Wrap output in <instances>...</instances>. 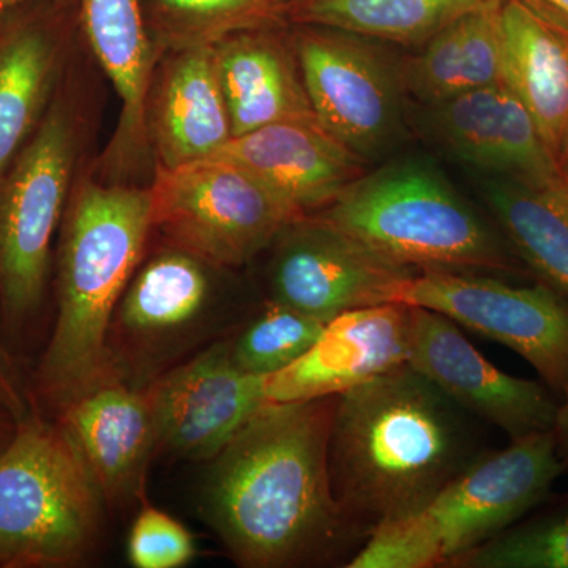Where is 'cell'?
<instances>
[{
    "label": "cell",
    "mask_w": 568,
    "mask_h": 568,
    "mask_svg": "<svg viewBox=\"0 0 568 568\" xmlns=\"http://www.w3.org/2000/svg\"><path fill=\"white\" fill-rule=\"evenodd\" d=\"M552 432L487 450L413 517L376 529L347 568L450 567L528 517L564 473Z\"/></svg>",
    "instance_id": "5b68a950"
},
{
    "label": "cell",
    "mask_w": 568,
    "mask_h": 568,
    "mask_svg": "<svg viewBox=\"0 0 568 568\" xmlns=\"http://www.w3.org/2000/svg\"><path fill=\"white\" fill-rule=\"evenodd\" d=\"M272 2L276 3V6H278L280 9H284V7H286L287 3L293 2V0H272Z\"/></svg>",
    "instance_id": "d590c367"
},
{
    "label": "cell",
    "mask_w": 568,
    "mask_h": 568,
    "mask_svg": "<svg viewBox=\"0 0 568 568\" xmlns=\"http://www.w3.org/2000/svg\"><path fill=\"white\" fill-rule=\"evenodd\" d=\"M500 9L467 14L420 44L398 65L405 93L435 104L503 82Z\"/></svg>",
    "instance_id": "cb8c5ba5"
},
{
    "label": "cell",
    "mask_w": 568,
    "mask_h": 568,
    "mask_svg": "<svg viewBox=\"0 0 568 568\" xmlns=\"http://www.w3.org/2000/svg\"><path fill=\"white\" fill-rule=\"evenodd\" d=\"M264 381L234 364L227 339L156 376L145 386L156 446L209 462L267 405Z\"/></svg>",
    "instance_id": "4fadbf2b"
},
{
    "label": "cell",
    "mask_w": 568,
    "mask_h": 568,
    "mask_svg": "<svg viewBox=\"0 0 568 568\" xmlns=\"http://www.w3.org/2000/svg\"><path fill=\"white\" fill-rule=\"evenodd\" d=\"M504 0H293L291 20L369 40L424 44L437 32Z\"/></svg>",
    "instance_id": "484cf974"
},
{
    "label": "cell",
    "mask_w": 568,
    "mask_h": 568,
    "mask_svg": "<svg viewBox=\"0 0 568 568\" xmlns=\"http://www.w3.org/2000/svg\"><path fill=\"white\" fill-rule=\"evenodd\" d=\"M530 6L568 24V0H528Z\"/></svg>",
    "instance_id": "d6a6232c"
},
{
    "label": "cell",
    "mask_w": 568,
    "mask_h": 568,
    "mask_svg": "<svg viewBox=\"0 0 568 568\" xmlns=\"http://www.w3.org/2000/svg\"><path fill=\"white\" fill-rule=\"evenodd\" d=\"M407 365L470 416L497 426L510 439L555 426L559 398L547 384L497 368L457 323L433 310L413 306Z\"/></svg>",
    "instance_id": "7c38bea8"
},
{
    "label": "cell",
    "mask_w": 568,
    "mask_h": 568,
    "mask_svg": "<svg viewBox=\"0 0 568 568\" xmlns=\"http://www.w3.org/2000/svg\"><path fill=\"white\" fill-rule=\"evenodd\" d=\"M558 162L560 171H562V174L568 179V134L566 142H564L562 149H560Z\"/></svg>",
    "instance_id": "836d02e7"
},
{
    "label": "cell",
    "mask_w": 568,
    "mask_h": 568,
    "mask_svg": "<svg viewBox=\"0 0 568 568\" xmlns=\"http://www.w3.org/2000/svg\"><path fill=\"white\" fill-rule=\"evenodd\" d=\"M274 245L268 301L324 323L353 310L402 302L417 274L315 215L287 224Z\"/></svg>",
    "instance_id": "30bf717a"
},
{
    "label": "cell",
    "mask_w": 568,
    "mask_h": 568,
    "mask_svg": "<svg viewBox=\"0 0 568 568\" xmlns=\"http://www.w3.org/2000/svg\"><path fill=\"white\" fill-rule=\"evenodd\" d=\"M59 59L58 40L37 22L0 32V179L43 119Z\"/></svg>",
    "instance_id": "d4e9b609"
},
{
    "label": "cell",
    "mask_w": 568,
    "mask_h": 568,
    "mask_svg": "<svg viewBox=\"0 0 568 568\" xmlns=\"http://www.w3.org/2000/svg\"><path fill=\"white\" fill-rule=\"evenodd\" d=\"M0 443H2V426H0ZM2 450V448H0Z\"/></svg>",
    "instance_id": "8d00e7d4"
},
{
    "label": "cell",
    "mask_w": 568,
    "mask_h": 568,
    "mask_svg": "<svg viewBox=\"0 0 568 568\" xmlns=\"http://www.w3.org/2000/svg\"><path fill=\"white\" fill-rule=\"evenodd\" d=\"M21 2H26V0H0V11L10 9V7L18 6Z\"/></svg>",
    "instance_id": "e575fe53"
},
{
    "label": "cell",
    "mask_w": 568,
    "mask_h": 568,
    "mask_svg": "<svg viewBox=\"0 0 568 568\" xmlns=\"http://www.w3.org/2000/svg\"><path fill=\"white\" fill-rule=\"evenodd\" d=\"M151 230L149 190L84 182L70 201L58 317L39 369L40 390L58 409L115 372L112 320Z\"/></svg>",
    "instance_id": "3957f363"
},
{
    "label": "cell",
    "mask_w": 568,
    "mask_h": 568,
    "mask_svg": "<svg viewBox=\"0 0 568 568\" xmlns=\"http://www.w3.org/2000/svg\"><path fill=\"white\" fill-rule=\"evenodd\" d=\"M313 215L417 272L530 275L499 227L481 219L439 170L422 160L365 171Z\"/></svg>",
    "instance_id": "277c9868"
},
{
    "label": "cell",
    "mask_w": 568,
    "mask_h": 568,
    "mask_svg": "<svg viewBox=\"0 0 568 568\" xmlns=\"http://www.w3.org/2000/svg\"><path fill=\"white\" fill-rule=\"evenodd\" d=\"M196 556L194 537L181 521L142 500L129 537V560L136 568H181Z\"/></svg>",
    "instance_id": "f546056e"
},
{
    "label": "cell",
    "mask_w": 568,
    "mask_h": 568,
    "mask_svg": "<svg viewBox=\"0 0 568 568\" xmlns=\"http://www.w3.org/2000/svg\"><path fill=\"white\" fill-rule=\"evenodd\" d=\"M207 267L212 265L173 246L132 276L111 325L112 366L119 375L133 383L141 369L138 384L148 383L145 372L201 327L212 301Z\"/></svg>",
    "instance_id": "5bb4252c"
},
{
    "label": "cell",
    "mask_w": 568,
    "mask_h": 568,
    "mask_svg": "<svg viewBox=\"0 0 568 568\" xmlns=\"http://www.w3.org/2000/svg\"><path fill=\"white\" fill-rule=\"evenodd\" d=\"M149 194L152 230L215 268L248 263L302 219L260 179L220 159L159 166Z\"/></svg>",
    "instance_id": "52a82bcc"
},
{
    "label": "cell",
    "mask_w": 568,
    "mask_h": 568,
    "mask_svg": "<svg viewBox=\"0 0 568 568\" xmlns=\"http://www.w3.org/2000/svg\"><path fill=\"white\" fill-rule=\"evenodd\" d=\"M212 159L244 168L301 216L334 203L365 173V160L320 122L286 121L231 138Z\"/></svg>",
    "instance_id": "e0dca14e"
},
{
    "label": "cell",
    "mask_w": 568,
    "mask_h": 568,
    "mask_svg": "<svg viewBox=\"0 0 568 568\" xmlns=\"http://www.w3.org/2000/svg\"><path fill=\"white\" fill-rule=\"evenodd\" d=\"M58 425L84 459L104 503L144 499L145 470L159 448L145 386L112 372L61 407Z\"/></svg>",
    "instance_id": "2e32d148"
},
{
    "label": "cell",
    "mask_w": 568,
    "mask_h": 568,
    "mask_svg": "<svg viewBox=\"0 0 568 568\" xmlns=\"http://www.w3.org/2000/svg\"><path fill=\"white\" fill-rule=\"evenodd\" d=\"M500 28L504 82L558 159L568 134V24L528 0H504Z\"/></svg>",
    "instance_id": "44dd1931"
},
{
    "label": "cell",
    "mask_w": 568,
    "mask_h": 568,
    "mask_svg": "<svg viewBox=\"0 0 568 568\" xmlns=\"http://www.w3.org/2000/svg\"><path fill=\"white\" fill-rule=\"evenodd\" d=\"M104 499L61 426L24 417L0 450V567H71L88 558Z\"/></svg>",
    "instance_id": "8992f818"
},
{
    "label": "cell",
    "mask_w": 568,
    "mask_h": 568,
    "mask_svg": "<svg viewBox=\"0 0 568 568\" xmlns=\"http://www.w3.org/2000/svg\"><path fill=\"white\" fill-rule=\"evenodd\" d=\"M325 324L290 306L267 301L237 335L227 339L231 357L248 375H274L315 345Z\"/></svg>",
    "instance_id": "f1b7e54d"
},
{
    "label": "cell",
    "mask_w": 568,
    "mask_h": 568,
    "mask_svg": "<svg viewBox=\"0 0 568 568\" xmlns=\"http://www.w3.org/2000/svg\"><path fill=\"white\" fill-rule=\"evenodd\" d=\"M551 432L555 435L560 457L568 463V387L559 398L558 414H556Z\"/></svg>",
    "instance_id": "1f68e13d"
},
{
    "label": "cell",
    "mask_w": 568,
    "mask_h": 568,
    "mask_svg": "<svg viewBox=\"0 0 568 568\" xmlns=\"http://www.w3.org/2000/svg\"><path fill=\"white\" fill-rule=\"evenodd\" d=\"M402 304L433 310L517 353L560 398L568 387V298L548 284H510L480 272L420 271Z\"/></svg>",
    "instance_id": "9c48e42d"
},
{
    "label": "cell",
    "mask_w": 568,
    "mask_h": 568,
    "mask_svg": "<svg viewBox=\"0 0 568 568\" xmlns=\"http://www.w3.org/2000/svg\"><path fill=\"white\" fill-rule=\"evenodd\" d=\"M549 499V497H548ZM459 556L455 568H568V493Z\"/></svg>",
    "instance_id": "83f0119b"
},
{
    "label": "cell",
    "mask_w": 568,
    "mask_h": 568,
    "mask_svg": "<svg viewBox=\"0 0 568 568\" xmlns=\"http://www.w3.org/2000/svg\"><path fill=\"white\" fill-rule=\"evenodd\" d=\"M148 99V136L160 168L212 159L233 138L215 47L173 51Z\"/></svg>",
    "instance_id": "d6986e66"
},
{
    "label": "cell",
    "mask_w": 568,
    "mask_h": 568,
    "mask_svg": "<svg viewBox=\"0 0 568 568\" xmlns=\"http://www.w3.org/2000/svg\"><path fill=\"white\" fill-rule=\"evenodd\" d=\"M410 315L413 306L395 302L335 316L301 358L265 376L268 403L336 396L406 365Z\"/></svg>",
    "instance_id": "9a60e30c"
},
{
    "label": "cell",
    "mask_w": 568,
    "mask_h": 568,
    "mask_svg": "<svg viewBox=\"0 0 568 568\" xmlns=\"http://www.w3.org/2000/svg\"><path fill=\"white\" fill-rule=\"evenodd\" d=\"M213 47L233 136L276 122H320L294 48L271 28L233 33Z\"/></svg>",
    "instance_id": "ffe728a7"
},
{
    "label": "cell",
    "mask_w": 568,
    "mask_h": 568,
    "mask_svg": "<svg viewBox=\"0 0 568 568\" xmlns=\"http://www.w3.org/2000/svg\"><path fill=\"white\" fill-rule=\"evenodd\" d=\"M484 196L496 226L537 282L568 298V179L519 181L495 175Z\"/></svg>",
    "instance_id": "603a6c76"
},
{
    "label": "cell",
    "mask_w": 568,
    "mask_h": 568,
    "mask_svg": "<svg viewBox=\"0 0 568 568\" xmlns=\"http://www.w3.org/2000/svg\"><path fill=\"white\" fill-rule=\"evenodd\" d=\"M474 418L407 364L336 395L332 489L358 538L416 515L487 452Z\"/></svg>",
    "instance_id": "7a4b0ae2"
},
{
    "label": "cell",
    "mask_w": 568,
    "mask_h": 568,
    "mask_svg": "<svg viewBox=\"0 0 568 568\" xmlns=\"http://www.w3.org/2000/svg\"><path fill=\"white\" fill-rule=\"evenodd\" d=\"M335 399L267 403L211 459L203 511L242 567L320 562L361 540L332 489Z\"/></svg>",
    "instance_id": "6da1fadb"
},
{
    "label": "cell",
    "mask_w": 568,
    "mask_h": 568,
    "mask_svg": "<svg viewBox=\"0 0 568 568\" xmlns=\"http://www.w3.org/2000/svg\"><path fill=\"white\" fill-rule=\"evenodd\" d=\"M293 48L317 121L357 153L372 159L390 144L405 93L392 67L364 37L304 26Z\"/></svg>",
    "instance_id": "8fae6325"
},
{
    "label": "cell",
    "mask_w": 568,
    "mask_h": 568,
    "mask_svg": "<svg viewBox=\"0 0 568 568\" xmlns=\"http://www.w3.org/2000/svg\"><path fill=\"white\" fill-rule=\"evenodd\" d=\"M85 36L119 100L121 122L114 149L122 159L148 140V99L159 55L141 0H81Z\"/></svg>",
    "instance_id": "7402d4cb"
},
{
    "label": "cell",
    "mask_w": 568,
    "mask_h": 568,
    "mask_svg": "<svg viewBox=\"0 0 568 568\" xmlns=\"http://www.w3.org/2000/svg\"><path fill=\"white\" fill-rule=\"evenodd\" d=\"M428 121L437 140L478 170L528 182L564 178L528 108L504 81L429 104Z\"/></svg>",
    "instance_id": "ac0fdd59"
},
{
    "label": "cell",
    "mask_w": 568,
    "mask_h": 568,
    "mask_svg": "<svg viewBox=\"0 0 568 568\" xmlns=\"http://www.w3.org/2000/svg\"><path fill=\"white\" fill-rule=\"evenodd\" d=\"M69 108L52 104L0 179V297L11 321L39 308L77 160Z\"/></svg>",
    "instance_id": "ba28073f"
},
{
    "label": "cell",
    "mask_w": 568,
    "mask_h": 568,
    "mask_svg": "<svg viewBox=\"0 0 568 568\" xmlns=\"http://www.w3.org/2000/svg\"><path fill=\"white\" fill-rule=\"evenodd\" d=\"M280 13L272 0H153L155 47L215 44L233 33L271 28Z\"/></svg>",
    "instance_id": "4316f807"
},
{
    "label": "cell",
    "mask_w": 568,
    "mask_h": 568,
    "mask_svg": "<svg viewBox=\"0 0 568 568\" xmlns=\"http://www.w3.org/2000/svg\"><path fill=\"white\" fill-rule=\"evenodd\" d=\"M0 406L17 418L18 422L26 417V405L22 402L20 390L11 373L9 358L0 343Z\"/></svg>",
    "instance_id": "4dcf8cb0"
}]
</instances>
